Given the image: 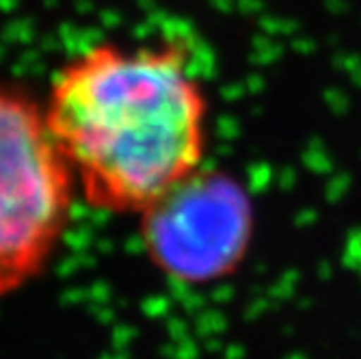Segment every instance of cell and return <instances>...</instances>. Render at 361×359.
<instances>
[{
  "mask_svg": "<svg viewBox=\"0 0 361 359\" xmlns=\"http://www.w3.org/2000/svg\"><path fill=\"white\" fill-rule=\"evenodd\" d=\"M44 111L93 210L143 214L204 167L208 95L184 42L93 44L56 70Z\"/></svg>",
  "mask_w": 361,
  "mask_h": 359,
  "instance_id": "1",
  "label": "cell"
},
{
  "mask_svg": "<svg viewBox=\"0 0 361 359\" xmlns=\"http://www.w3.org/2000/svg\"><path fill=\"white\" fill-rule=\"evenodd\" d=\"M44 104L0 83V299L44 273L76 202Z\"/></svg>",
  "mask_w": 361,
  "mask_h": 359,
  "instance_id": "2",
  "label": "cell"
},
{
  "mask_svg": "<svg viewBox=\"0 0 361 359\" xmlns=\"http://www.w3.org/2000/svg\"><path fill=\"white\" fill-rule=\"evenodd\" d=\"M141 221L154 267L190 286L234 273L253 238V204L245 186L204 167L145 210Z\"/></svg>",
  "mask_w": 361,
  "mask_h": 359,
  "instance_id": "3",
  "label": "cell"
}]
</instances>
